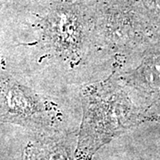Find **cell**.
<instances>
[{"label":"cell","mask_w":160,"mask_h":160,"mask_svg":"<svg viewBox=\"0 0 160 160\" xmlns=\"http://www.w3.org/2000/svg\"><path fill=\"white\" fill-rule=\"evenodd\" d=\"M0 116L12 120L43 124L44 109L39 101L15 84L0 82Z\"/></svg>","instance_id":"6da1fadb"},{"label":"cell","mask_w":160,"mask_h":160,"mask_svg":"<svg viewBox=\"0 0 160 160\" xmlns=\"http://www.w3.org/2000/svg\"><path fill=\"white\" fill-rule=\"evenodd\" d=\"M52 38L61 48L75 47L79 38L80 12L78 8L60 7L48 15Z\"/></svg>","instance_id":"7a4b0ae2"}]
</instances>
